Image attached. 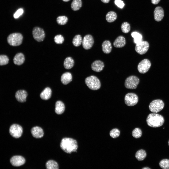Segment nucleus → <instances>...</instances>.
<instances>
[{"instance_id":"f257e3e1","label":"nucleus","mask_w":169,"mask_h":169,"mask_svg":"<svg viewBox=\"0 0 169 169\" xmlns=\"http://www.w3.org/2000/svg\"><path fill=\"white\" fill-rule=\"evenodd\" d=\"M60 146L61 148L64 152L70 154L72 152L76 151L78 146L77 141L72 138H65L61 141Z\"/></svg>"},{"instance_id":"f03ea898","label":"nucleus","mask_w":169,"mask_h":169,"mask_svg":"<svg viewBox=\"0 0 169 169\" xmlns=\"http://www.w3.org/2000/svg\"><path fill=\"white\" fill-rule=\"evenodd\" d=\"M164 121V118L162 115L154 113L149 114L146 119L148 125L154 128L161 126L163 124Z\"/></svg>"},{"instance_id":"7ed1b4c3","label":"nucleus","mask_w":169,"mask_h":169,"mask_svg":"<svg viewBox=\"0 0 169 169\" xmlns=\"http://www.w3.org/2000/svg\"><path fill=\"white\" fill-rule=\"evenodd\" d=\"M23 37L22 35L19 33L11 34L8 36L7 40L8 43L11 46H16L22 43Z\"/></svg>"},{"instance_id":"20e7f679","label":"nucleus","mask_w":169,"mask_h":169,"mask_svg":"<svg viewBox=\"0 0 169 169\" xmlns=\"http://www.w3.org/2000/svg\"><path fill=\"white\" fill-rule=\"evenodd\" d=\"M85 82L88 87L92 90H98L101 87L99 80L94 76H91L87 77L85 80Z\"/></svg>"},{"instance_id":"39448f33","label":"nucleus","mask_w":169,"mask_h":169,"mask_svg":"<svg viewBox=\"0 0 169 169\" xmlns=\"http://www.w3.org/2000/svg\"><path fill=\"white\" fill-rule=\"evenodd\" d=\"M164 106V104L162 100L157 99L153 100L150 103L149 108L152 112L157 113L161 111Z\"/></svg>"},{"instance_id":"423d86ee","label":"nucleus","mask_w":169,"mask_h":169,"mask_svg":"<svg viewBox=\"0 0 169 169\" xmlns=\"http://www.w3.org/2000/svg\"><path fill=\"white\" fill-rule=\"evenodd\" d=\"M139 79L135 76H131L128 77L126 79L124 83L125 87L128 89H136L139 83Z\"/></svg>"},{"instance_id":"0eeeda50","label":"nucleus","mask_w":169,"mask_h":169,"mask_svg":"<svg viewBox=\"0 0 169 169\" xmlns=\"http://www.w3.org/2000/svg\"><path fill=\"white\" fill-rule=\"evenodd\" d=\"M124 102L128 106H131L136 104L138 101V97L135 93H129L126 94L124 97Z\"/></svg>"},{"instance_id":"6e6552de","label":"nucleus","mask_w":169,"mask_h":169,"mask_svg":"<svg viewBox=\"0 0 169 169\" xmlns=\"http://www.w3.org/2000/svg\"><path fill=\"white\" fill-rule=\"evenodd\" d=\"M9 132L13 137L16 138H18L22 134L23 128L20 125L17 124H14L10 127Z\"/></svg>"},{"instance_id":"1a4fd4ad","label":"nucleus","mask_w":169,"mask_h":169,"mask_svg":"<svg viewBox=\"0 0 169 169\" xmlns=\"http://www.w3.org/2000/svg\"><path fill=\"white\" fill-rule=\"evenodd\" d=\"M32 35L34 39L38 42L43 41L45 37V33L43 30L38 27H35L33 28Z\"/></svg>"},{"instance_id":"9d476101","label":"nucleus","mask_w":169,"mask_h":169,"mask_svg":"<svg viewBox=\"0 0 169 169\" xmlns=\"http://www.w3.org/2000/svg\"><path fill=\"white\" fill-rule=\"evenodd\" d=\"M149 47V43L147 41H142L136 44L135 49L138 53L140 55H142L147 52Z\"/></svg>"},{"instance_id":"9b49d317","label":"nucleus","mask_w":169,"mask_h":169,"mask_svg":"<svg viewBox=\"0 0 169 169\" xmlns=\"http://www.w3.org/2000/svg\"><path fill=\"white\" fill-rule=\"evenodd\" d=\"M151 66V63L150 61L147 59H145L142 60L138 63L137 69L140 73L144 74L149 70Z\"/></svg>"},{"instance_id":"f8f14e48","label":"nucleus","mask_w":169,"mask_h":169,"mask_svg":"<svg viewBox=\"0 0 169 169\" xmlns=\"http://www.w3.org/2000/svg\"><path fill=\"white\" fill-rule=\"evenodd\" d=\"M93 36L89 34L87 35L84 37L82 41V45L83 48L86 50L90 49L94 43Z\"/></svg>"},{"instance_id":"ddd939ff","label":"nucleus","mask_w":169,"mask_h":169,"mask_svg":"<svg viewBox=\"0 0 169 169\" xmlns=\"http://www.w3.org/2000/svg\"><path fill=\"white\" fill-rule=\"evenodd\" d=\"M10 162L12 165L15 166H19L23 165L25 160L23 157L21 156H15L11 158Z\"/></svg>"},{"instance_id":"4468645a","label":"nucleus","mask_w":169,"mask_h":169,"mask_svg":"<svg viewBox=\"0 0 169 169\" xmlns=\"http://www.w3.org/2000/svg\"><path fill=\"white\" fill-rule=\"evenodd\" d=\"M154 19L157 22L161 21L164 16L163 9L160 6H157L155 8L154 12Z\"/></svg>"},{"instance_id":"2eb2a0df","label":"nucleus","mask_w":169,"mask_h":169,"mask_svg":"<svg viewBox=\"0 0 169 169\" xmlns=\"http://www.w3.org/2000/svg\"><path fill=\"white\" fill-rule=\"evenodd\" d=\"M104 67V62L100 60H96L91 64L92 69L96 72H99L103 70Z\"/></svg>"},{"instance_id":"dca6fc26","label":"nucleus","mask_w":169,"mask_h":169,"mask_svg":"<svg viewBox=\"0 0 169 169\" xmlns=\"http://www.w3.org/2000/svg\"><path fill=\"white\" fill-rule=\"evenodd\" d=\"M126 44V41L125 38L122 35H120L115 39L113 44L115 47L120 48L124 46Z\"/></svg>"},{"instance_id":"f3484780","label":"nucleus","mask_w":169,"mask_h":169,"mask_svg":"<svg viewBox=\"0 0 169 169\" xmlns=\"http://www.w3.org/2000/svg\"><path fill=\"white\" fill-rule=\"evenodd\" d=\"M27 96V93L26 91L19 90L16 92L15 96L18 101L21 102H24L26 101Z\"/></svg>"},{"instance_id":"a211bd4d","label":"nucleus","mask_w":169,"mask_h":169,"mask_svg":"<svg viewBox=\"0 0 169 169\" xmlns=\"http://www.w3.org/2000/svg\"><path fill=\"white\" fill-rule=\"evenodd\" d=\"M33 136L36 138L42 137L44 135V132L42 129L41 127L36 126L32 128L31 131Z\"/></svg>"},{"instance_id":"6ab92c4d","label":"nucleus","mask_w":169,"mask_h":169,"mask_svg":"<svg viewBox=\"0 0 169 169\" xmlns=\"http://www.w3.org/2000/svg\"><path fill=\"white\" fill-rule=\"evenodd\" d=\"M25 60L24 56L22 53H18L14 57L13 61L14 63L17 65H20L22 64Z\"/></svg>"},{"instance_id":"aec40b11","label":"nucleus","mask_w":169,"mask_h":169,"mask_svg":"<svg viewBox=\"0 0 169 169\" xmlns=\"http://www.w3.org/2000/svg\"><path fill=\"white\" fill-rule=\"evenodd\" d=\"M102 50L105 54L110 53L112 49V46L110 42L108 40H105L103 42L102 44Z\"/></svg>"},{"instance_id":"412c9836","label":"nucleus","mask_w":169,"mask_h":169,"mask_svg":"<svg viewBox=\"0 0 169 169\" xmlns=\"http://www.w3.org/2000/svg\"><path fill=\"white\" fill-rule=\"evenodd\" d=\"M72 78L71 73L69 72H66L62 75L61 77V81L63 84H67L72 81Z\"/></svg>"},{"instance_id":"4be33fe9","label":"nucleus","mask_w":169,"mask_h":169,"mask_svg":"<svg viewBox=\"0 0 169 169\" xmlns=\"http://www.w3.org/2000/svg\"><path fill=\"white\" fill-rule=\"evenodd\" d=\"M65 110V106L64 104L61 101H58L55 104V112L57 114L59 115L62 114Z\"/></svg>"},{"instance_id":"5701e85b","label":"nucleus","mask_w":169,"mask_h":169,"mask_svg":"<svg viewBox=\"0 0 169 169\" xmlns=\"http://www.w3.org/2000/svg\"><path fill=\"white\" fill-rule=\"evenodd\" d=\"M51 93L52 91L51 89L49 87H47L41 92L40 96L42 99L47 100L50 98Z\"/></svg>"},{"instance_id":"b1692460","label":"nucleus","mask_w":169,"mask_h":169,"mask_svg":"<svg viewBox=\"0 0 169 169\" xmlns=\"http://www.w3.org/2000/svg\"><path fill=\"white\" fill-rule=\"evenodd\" d=\"M74 64V61L71 57L66 58L64 61V66L66 69H69L72 68Z\"/></svg>"},{"instance_id":"393cba45","label":"nucleus","mask_w":169,"mask_h":169,"mask_svg":"<svg viewBox=\"0 0 169 169\" xmlns=\"http://www.w3.org/2000/svg\"><path fill=\"white\" fill-rule=\"evenodd\" d=\"M117 15L116 13L113 11L108 12L106 15V19L109 23H112L115 21L117 19Z\"/></svg>"},{"instance_id":"a878e982","label":"nucleus","mask_w":169,"mask_h":169,"mask_svg":"<svg viewBox=\"0 0 169 169\" xmlns=\"http://www.w3.org/2000/svg\"><path fill=\"white\" fill-rule=\"evenodd\" d=\"M146 153L145 151L143 149L139 150L135 154L136 158L139 161L144 160L146 156Z\"/></svg>"},{"instance_id":"bb28decb","label":"nucleus","mask_w":169,"mask_h":169,"mask_svg":"<svg viewBox=\"0 0 169 169\" xmlns=\"http://www.w3.org/2000/svg\"><path fill=\"white\" fill-rule=\"evenodd\" d=\"M46 166L47 169H58L59 167L57 163L52 160H50L47 161Z\"/></svg>"},{"instance_id":"cd10ccee","label":"nucleus","mask_w":169,"mask_h":169,"mask_svg":"<svg viewBox=\"0 0 169 169\" xmlns=\"http://www.w3.org/2000/svg\"><path fill=\"white\" fill-rule=\"evenodd\" d=\"M82 6V2L81 0H73L71 4L72 9L76 11L79 9Z\"/></svg>"},{"instance_id":"c85d7f7f","label":"nucleus","mask_w":169,"mask_h":169,"mask_svg":"<svg viewBox=\"0 0 169 169\" xmlns=\"http://www.w3.org/2000/svg\"><path fill=\"white\" fill-rule=\"evenodd\" d=\"M82 39L81 36L79 35H75L73 39L72 43L75 46H80L82 43Z\"/></svg>"},{"instance_id":"c756f323","label":"nucleus","mask_w":169,"mask_h":169,"mask_svg":"<svg viewBox=\"0 0 169 169\" xmlns=\"http://www.w3.org/2000/svg\"><path fill=\"white\" fill-rule=\"evenodd\" d=\"M131 35L134 38V42L136 44L142 41V37L139 33L136 32H133L131 33Z\"/></svg>"},{"instance_id":"7c9ffc66","label":"nucleus","mask_w":169,"mask_h":169,"mask_svg":"<svg viewBox=\"0 0 169 169\" xmlns=\"http://www.w3.org/2000/svg\"><path fill=\"white\" fill-rule=\"evenodd\" d=\"M121 28V31L123 33H127L130 31L131 29V26L128 23L125 22L122 23Z\"/></svg>"},{"instance_id":"2f4dec72","label":"nucleus","mask_w":169,"mask_h":169,"mask_svg":"<svg viewBox=\"0 0 169 169\" xmlns=\"http://www.w3.org/2000/svg\"><path fill=\"white\" fill-rule=\"evenodd\" d=\"M160 167L163 169H169V159H165L161 160L159 162Z\"/></svg>"},{"instance_id":"473e14b6","label":"nucleus","mask_w":169,"mask_h":169,"mask_svg":"<svg viewBox=\"0 0 169 169\" xmlns=\"http://www.w3.org/2000/svg\"><path fill=\"white\" fill-rule=\"evenodd\" d=\"M68 18L65 16H60L57 18V23L59 25H63L65 24L68 22Z\"/></svg>"},{"instance_id":"72a5a7b5","label":"nucleus","mask_w":169,"mask_h":169,"mask_svg":"<svg viewBox=\"0 0 169 169\" xmlns=\"http://www.w3.org/2000/svg\"><path fill=\"white\" fill-rule=\"evenodd\" d=\"M142 134V131L140 129L137 128L134 129L132 131V135L135 138H138L141 136Z\"/></svg>"},{"instance_id":"f704fd0d","label":"nucleus","mask_w":169,"mask_h":169,"mask_svg":"<svg viewBox=\"0 0 169 169\" xmlns=\"http://www.w3.org/2000/svg\"><path fill=\"white\" fill-rule=\"evenodd\" d=\"M9 61L8 58L6 55H1L0 56V65H3L7 64Z\"/></svg>"},{"instance_id":"c9c22d12","label":"nucleus","mask_w":169,"mask_h":169,"mask_svg":"<svg viewBox=\"0 0 169 169\" xmlns=\"http://www.w3.org/2000/svg\"><path fill=\"white\" fill-rule=\"evenodd\" d=\"M109 134L112 138H115L119 136L120 131L118 129L116 128H114L110 131Z\"/></svg>"},{"instance_id":"e433bc0d","label":"nucleus","mask_w":169,"mask_h":169,"mask_svg":"<svg viewBox=\"0 0 169 169\" xmlns=\"http://www.w3.org/2000/svg\"><path fill=\"white\" fill-rule=\"evenodd\" d=\"M55 42L58 44H61L64 41L63 36L61 35H58L55 36L54 38Z\"/></svg>"},{"instance_id":"4c0bfd02","label":"nucleus","mask_w":169,"mask_h":169,"mask_svg":"<svg viewBox=\"0 0 169 169\" xmlns=\"http://www.w3.org/2000/svg\"><path fill=\"white\" fill-rule=\"evenodd\" d=\"M23 9L21 8L19 9L14 14V17L15 19L18 18L23 14Z\"/></svg>"},{"instance_id":"58836bf2","label":"nucleus","mask_w":169,"mask_h":169,"mask_svg":"<svg viewBox=\"0 0 169 169\" xmlns=\"http://www.w3.org/2000/svg\"><path fill=\"white\" fill-rule=\"evenodd\" d=\"M115 3L118 7L121 8H123L124 5L123 2L121 0H115Z\"/></svg>"},{"instance_id":"ea45409f","label":"nucleus","mask_w":169,"mask_h":169,"mask_svg":"<svg viewBox=\"0 0 169 169\" xmlns=\"http://www.w3.org/2000/svg\"><path fill=\"white\" fill-rule=\"evenodd\" d=\"M161 0H151V2L153 4H157L159 3Z\"/></svg>"},{"instance_id":"a19ab883","label":"nucleus","mask_w":169,"mask_h":169,"mask_svg":"<svg viewBox=\"0 0 169 169\" xmlns=\"http://www.w3.org/2000/svg\"><path fill=\"white\" fill-rule=\"evenodd\" d=\"M101 1L104 3H108L110 1V0H101Z\"/></svg>"},{"instance_id":"79ce46f5","label":"nucleus","mask_w":169,"mask_h":169,"mask_svg":"<svg viewBox=\"0 0 169 169\" xmlns=\"http://www.w3.org/2000/svg\"><path fill=\"white\" fill-rule=\"evenodd\" d=\"M142 169H150L151 168L148 167H145L142 168Z\"/></svg>"},{"instance_id":"37998d69","label":"nucleus","mask_w":169,"mask_h":169,"mask_svg":"<svg viewBox=\"0 0 169 169\" xmlns=\"http://www.w3.org/2000/svg\"><path fill=\"white\" fill-rule=\"evenodd\" d=\"M64 2H68L70 0H62Z\"/></svg>"},{"instance_id":"c03bdc74","label":"nucleus","mask_w":169,"mask_h":169,"mask_svg":"<svg viewBox=\"0 0 169 169\" xmlns=\"http://www.w3.org/2000/svg\"><path fill=\"white\" fill-rule=\"evenodd\" d=\"M168 145H169V141H168Z\"/></svg>"}]
</instances>
